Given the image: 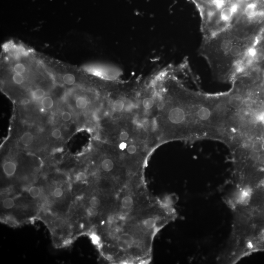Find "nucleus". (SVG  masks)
<instances>
[{"instance_id": "obj_1", "label": "nucleus", "mask_w": 264, "mask_h": 264, "mask_svg": "<svg viewBox=\"0 0 264 264\" xmlns=\"http://www.w3.org/2000/svg\"><path fill=\"white\" fill-rule=\"evenodd\" d=\"M262 12L261 0H203L199 9L201 30L210 37L242 39Z\"/></svg>"}, {"instance_id": "obj_2", "label": "nucleus", "mask_w": 264, "mask_h": 264, "mask_svg": "<svg viewBox=\"0 0 264 264\" xmlns=\"http://www.w3.org/2000/svg\"><path fill=\"white\" fill-rule=\"evenodd\" d=\"M3 171L6 176L8 177L13 176L16 172V164L12 161H7L3 164Z\"/></svg>"}, {"instance_id": "obj_3", "label": "nucleus", "mask_w": 264, "mask_h": 264, "mask_svg": "<svg viewBox=\"0 0 264 264\" xmlns=\"http://www.w3.org/2000/svg\"><path fill=\"white\" fill-rule=\"evenodd\" d=\"M21 141L25 146L31 145L33 142V135L30 132H26L21 138Z\"/></svg>"}, {"instance_id": "obj_4", "label": "nucleus", "mask_w": 264, "mask_h": 264, "mask_svg": "<svg viewBox=\"0 0 264 264\" xmlns=\"http://www.w3.org/2000/svg\"><path fill=\"white\" fill-rule=\"evenodd\" d=\"M101 168L104 171H111L114 168V163L112 159H105L102 161Z\"/></svg>"}, {"instance_id": "obj_5", "label": "nucleus", "mask_w": 264, "mask_h": 264, "mask_svg": "<svg viewBox=\"0 0 264 264\" xmlns=\"http://www.w3.org/2000/svg\"><path fill=\"white\" fill-rule=\"evenodd\" d=\"M42 106L45 109H50L53 107L54 105V102L51 97L50 96H46L44 97L41 102Z\"/></svg>"}, {"instance_id": "obj_6", "label": "nucleus", "mask_w": 264, "mask_h": 264, "mask_svg": "<svg viewBox=\"0 0 264 264\" xmlns=\"http://www.w3.org/2000/svg\"><path fill=\"white\" fill-rule=\"evenodd\" d=\"M88 100L86 97H79L76 100V107L80 109H84L86 108L88 105Z\"/></svg>"}, {"instance_id": "obj_7", "label": "nucleus", "mask_w": 264, "mask_h": 264, "mask_svg": "<svg viewBox=\"0 0 264 264\" xmlns=\"http://www.w3.org/2000/svg\"><path fill=\"white\" fill-rule=\"evenodd\" d=\"M64 82L68 85H73L76 82V77L71 73H67L63 77Z\"/></svg>"}, {"instance_id": "obj_8", "label": "nucleus", "mask_w": 264, "mask_h": 264, "mask_svg": "<svg viewBox=\"0 0 264 264\" xmlns=\"http://www.w3.org/2000/svg\"><path fill=\"white\" fill-rule=\"evenodd\" d=\"M121 205L124 209L130 208L133 205V200L131 197H125L121 201Z\"/></svg>"}, {"instance_id": "obj_9", "label": "nucleus", "mask_w": 264, "mask_h": 264, "mask_svg": "<svg viewBox=\"0 0 264 264\" xmlns=\"http://www.w3.org/2000/svg\"><path fill=\"white\" fill-rule=\"evenodd\" d=\"M53 225L55 228L58 229H61L64 228L66 225V221L62 218H57L54 220Z\"/></svg>"}, {"instance_id": "obj_10", "label": "nucleus", "mask_w": 264, "mask_h": 264, "mask_svg": "<svg viewBox=\"0 0 264 264\" xmlns=\"http://www.w3.org/2000/svg\"><path fill=\"white\" fill-rule=\"evenodd\" d=\"M15 205L14 201L12 198H7L3 200L2 202V206L7 209H10L13 208Z\"/></svg>"}, {"instance_id": "obj_11", "label": "nucleus", "mask_w": 264, "mask_h": 264, "mask_svg": "<svg viewBox=\"0 0 264 264\" xmlns=\"http://www.w3.org/2000/svg\"><path fill=\"white\" fill-rule=\"evenodd\" d=\"M41 191L37 186H33L31 187L28 190V193L33 198H37L40 194Z\"/></svg>"}, {"instance_id": "obj_12", "label": "nucleus", "mask_w": 264, "mask_h": 264, "mask_svg": "<svg viewBox=\"0 0 264 264\" xmlns=\"http://www.w3.org/2000/svg\"><path fill=\"white\" fill-rule=\"evenodd\" d=\"M119 239L125 242L130 245L133 244L134 241L133 237H132L131 235L127 233H124L121 235L119 237Z\"/></svg>"}, {"instance_id": "obj_13", "label": "nucleus", "mask_w": 264, "mask_h": 264, "mask_svg": "<svg viewBox=\"0 0 264 264\" xmlns=\"http://www.w3.org/2000/svg\"><path fill=\"white\" fill-rule=\"evenodd\" d=\"M156 222L155 219L153 218H149L146 219L144 222V225L145 228L147 229H152L155 227Z\"/></svg>"}, {"instance_id": "obj_14", "label": "nucleus", "mask_w": 264, "mask_h": 264, "mask_svg": "<svg viewBox=\"0 0 264 264\" xmlns=\"http://www.w3.org/2000/svg\"><path fill=\"white\" fill-rule=\"evenodd\" d=\"M45 92L42 89H37L34 90L32 93L33 98L35 100H39L42 98L45 95Z\"/></svg>"}, {"instance_id": "obj_15", "label": "nucleus", "mask_w": 264, "mask_h": 264, "mask_svg": "<svg viewBox=\"0 0 264 264\" xmlns=\"http://www.w3.org/2000/svg\"><path fill=\"white\" fill-rule=\"evenodd\" d=\"M14 71L15 72L20 74H23L26 71V67L23 64L19 63L16 64L14 67Z\"/></svg>"}, {"instance_id": "obj_16", "label": "nucleus", "mask_w": 264, "mask_h": 264, "mask_svg": "<svg viewBox=\"0 0 264 264\" xmlns=\"http://www.w3.org/2000/svg\"><path fill=\"white\" fill-rule=\"evenodd\" d=\"M13 81L17 84H21L24 81V78L23 75L20 73H15L12 76Z\"/></svg>"}, {"instance_id": "obj_17", "label": "nucleus", "mask_w": 264, "mask_h": 264, "mask_svg": "<svg viewBox=\"0 0 264 264\" xmlns=\"http://www.w3.org/2000/svg\"><path fill=\"white\" fill-rule=\"evenodd\" d=\"M90 205V207L94 208H99L101 204L100 200L96 197H93L90 199L89 202Z\"/></svg>"}, {"instance_id": "obj_18", "label": "nucleus", "mask_w": 264, "mask_h": 264, "mask_svg": "<svg viewBox=\"0 0 264 264\" xmlns=\"http://www.w3.org/2000/svg\"><path fill=\"white\" fill-rule=\"evenodd\" d=\"M86 213L89 217H95L97 216L98 214V210L96 208H94L90 206L87 208Z\"/></svg>"}, {"instance_id": "obj_19", "label": "nucleus", "mask_w": 264, "mask_h": 264, "mask_svg": "<svg viewBox=\"0 0 264 264\" xmlns=\"http://www.w3.org/2000/svg\"><path fill=\"white\" fill-rule=\"evenodd\" d=\"M117 244H118L119 247L122 250H128L130 248V247L131 246V245H130L128 243L119 239L117 241Z\"/></svg>"}, {"instance_id": "obj_20", "label": "nucleus", "mask_w": 264, "mask_h": 264, "mask_svg": "<svg viewBox=\"0 0 264 264\" xmlns=\"http://www.w3.org/2000/svg\"><path fill=\"white\" fill-rule=\"evenodd\" d=\"M87 178V175L84 172H79V173L77 174L76 176V179L77 181H84L86 180Z\"/></svg>"}, {"instance_id": "obj_21", "label": "nucleus", "mask_w": 264, "mask_h": 264, "mask_svg": "<svg viewBox=\"0 0 264 264\" xmlns=\"http://www.w3.org/2000/svg\"><path fill=\"white\" fill-rule=\"evenodd\" d=\"M63 190L61 188H57L53 191V195L56 198L61 197L63 195Z\"/></svg>"}, {"instance_id": "obj_22", "label": "nucleus", "mask_w": 264, "mask_h": 264, "mask_svg": "<svg viewBox=\"0 0 264 264\" xmlns=\"http://www.w3.org/2000/svg\"><path fill=\"white\" fill-rule=\"evenodd\" d=\"M51 134H52V137L54 139H58L61 137L62 132L59 129H55L52 131Z\"/></svg>"}, {"instance_id": "obj_23", "label": "nucleus", "mask_w": 264, "mask_h": 264, "mask_svg": "<svg viewBox=\"0 0 264 264\" xmlns=\"http://www.w3.org/2000/svg\"><path fill=\"white\" fill-rule=\"evenodd\" d=\"M62 119L64 121H69L71 119V115L68 112H64L62 114Z\"/></svg>"}, {"instance_id": "obj_24", "label": "nucleus", "mask_w": 264, "mask_h": 264, "mask_svg": "<svg viewBox=\"0 0 264 264\" xmlns=\"http://www.w3.org/2000/svg\"><path fill=\"white\" fill-rule=\"evenodd\" d=\"M30 102V100L28 98H25L21 100V104L22 105H26L29 104Z\"/></svg>"}, {"instance_id": "obj_25", "label": "nucleus", "mask_w": 264, "mask_h": 264, "mask_svg": "<svg viewBox=\"0 0 264 264\" xmlns=\"http://www.w3.org/2000/svg\"><path fill=\"white\" fill-rule=\"evenodd\" d=\"M40 171V168L39 167H35V168H34V170H33V171H34V173H39Z\"/></svg>"}, {"instance_id": "obj_26", "label": "nucleus", "mask_w": 264, "mask_h": 264, "mask_svg": "<svg viewBox=\"0 0 264 264\" xmlns=\"http://www.w3.org/2000/svg\"><path fill=\"white\" fill-rule=\"evenodd\" d=\"M109 222H113L114 221V217L113 216H111V217H110L109 218Z\"/></svg>"}]
</instances>
